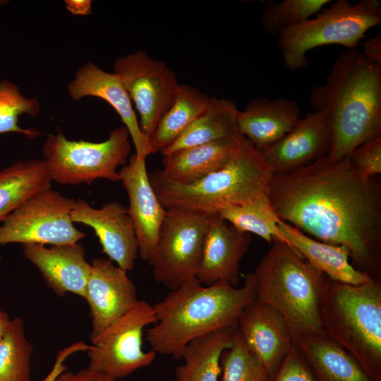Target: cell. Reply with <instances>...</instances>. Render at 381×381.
<instances>
[{"instance_id":"1","label":"cell","mask_w":381,"mask_h":381,"mask_svg":"<svg viewBox=\"0 0 381 381\" xmlns=\"http://www.w3.org/2000/svg\"><path fill=\"white\" fill-rule=\"evenodd\" d=\"M267 196L277 217L309 236L346 247L353 266L373 279L381 270V185L358 174L351 155H328L274 174Z\"/></svg>"},{"instance_id":"2","label":"cell","mask_w":381,"mask_h":381,"mask_svg":"<svg viewBox=\"0 0 381 381\" xmlns=\"http://www.w3.org/2000/svg\"><path fill=\"white\" fill-rule=\"evenodd\" d=\"M308 102L329 121L328 156H350L364 142L381 136V66L357 48L347 49L333 63L326 82L311 90Z\"/></svg>"},{"instance_id":"3","label":"cell","mask_w":381,"mask_h":381,"mask_svg":"<svg viewBox=\"0 0 381 381\" xmlns=\"http://www.w3.org/2000/svg\"><path fill=\"white\" fill-rule=\"evenodd\" d=\"M255 297L251 272L244 275L239 288L222 282L205 286L193 277L152 305L157 321L147 329L145 339L156 353L181 359L192 340L236 326L243 308Z\"/></svg>"},{"instance_id":"4","label":"cell","mask_w":381,"mask_h":381,"mask_svg":"<svg viewBox=\"0 0 381 381\" xmlns=\"http://www.w3.org/2000/svg\"><path fill=\"white\" fill-rule=\"evenodd\" d=\"M255 299L278 311L295 342L324 334L319 306L325 274L286 243L274 239L251 272Z\"/></svg>"},{"instance_id":"5","label":"cell","mask_w":381,"mask_h":381,"mask_svg":"<svg viewBox=\"0 0 381 381\" xmlns=\"http://www.w3.org/2000/svg\"><path fill=\"white\" fill-rule=\"evenodd\" d=\"M323 333L343 347L373 381H381V282L352 284L325 275L319 306Z\"/></svg>"},{"instance_id":"6","label":"cell","mask_w":381,"mask_h":381,"mask_svg":"<svg viewBox=\"0 0 381 381\" xmlns=\"http://www.w3.org/2000/svg\"><path fill=\"white\" fill-rule=\"evenodd\" d=\"M148 175L166 210L214 214L267 195L274 174L261 152L242 135L238 151L230 163L194 183L181 185L169 182L157 170Z\"/></svg>"},{"instance_id":"7","label":"cell","mask_w":381,"mask_h":381,"mask_svg":"<svg viewBox=\"0 0 381 381\" xmlns=\"http://www.w3.org/2000/svg\"><path fill=\"white\" fill-rule=\"evenodd\" d=\"M309 18L282 30L277 45L285 66L296 71L309 65L306 53L327 44L357 48L370 28L381 23V2L360 0L353 4L337 0Z\"/></svg>"},{"instance_id":"8","label":"cell","mask_w":381,"mask_h":381,"mask_svg":"<svg viewBox=\"0 0 381 381\" xmlns=\"http://www.w3.org/2000/svg\"><path fill=\"white\" fill-rule=\"evenodd\" d=\"M129 138L124 126L113 129L100 143L69 140L58 130L44 143L43 159L52 181L62 185H90L99 179L120 181L116 169L128 163Z\"/></svg>"},{"instance_id":"9","label":"cell","mask_w":381,"mask_h":381,"mask_svg":"<svg viewBox=\"0 0 381 381\" xmlns=\"http://www.w3.org/2000/svg\"><path fill=\"white\" fill-rule=\"evenodd\" d=\"M167 210L155 251L147 263L155 282L174 290L196 277L213 214Z\"/></svg>"},{"instance_id":"10","label":"cell","mask_w":381,"mask_h":381,"mask_svg":"<svg viewBox=\"0 0 381 381\" xmlns=\"http://www.w3.org/2000/svg\"><path fill=\"white\" fill-rule=\"evenodd\" d=\"M152 305L144 300L91 338L88 368L115 380L150 365L157 353L143 349L144 329L156 322Z\"/></svg>"},{"instance_id":"11","label":"cell","mask_w":381,"mask_h":381,"mask_svg":"<svg viewBox=\"0 0 381 381\" xmlns=\"http://www.w3.org/2000/svg\"><path fill=\"white\" fill-rule=\"evenodd\" d=\"M75 202L51 188L32 196L1 221L0 245L78 243L86 234L76 229L71 219Z\"/></svg>"},{"instance_id":"12","label":"cell","mask_w":381,"mask_h":381,"mask_svg":"<svg viewBox=\"0 0 381 381\" xmlns=\"http://www.w3.org/2000/svg\"><path fill=\"white\" fill-rule=\"evenodd\" d=\"M114 73L139 114L141 131L151 140L180 85L175 73L164 61L151 58L142 50L118 57Z\"/></svg>"},{"instance_id":"13","label":"cell","mask_w":381,"mask_h":381,"mask_svg":"<svg viewBox=\"0 0 381 381\" xmlns=\"http://www.w3.org/2000/svg\"><path fill=\"white\" fill-rule=\"evenodd\" d=\"M70 217L73 223L87 225L94 230L102 253L109 260L126 272L133 270L138 255V243L128 208L113 201L97 209L78 198Z\"/></svg>"},{"instance_id":"14","label":"cell","mask_w":381,"mask_h":381,"mask_svg":"<svg viewBox=\"0 0 381 381\" xmlns=\"http://www.w3.org/2000/svg\"><path fill=\"white\" fill-rule=\"evenodd\" d=\"M236 330L268 377L275 372L295 345L282 315L256 299L243 308L237 321Z\"/></svg>"},{"instance_id":"15","label":"cell","mask_w":381,"mask_h":381,"mask_svg":"<svg viewBox=\"0 0 381 381\" xmlns=\"http://www.w3.org/2000/svg\"><path fill=\"white\" fill-rule=\"evenodd\" d=\"M90 264L85 299L90 307L91 339L139 300L135 286L126 271L109 258H96Z\"/></svg>"},{"instance_id":"16","label":"cell","mask_w":381,"mask_h":381,"mask_svg":"<svg viewBox=\"0 0 381 381\" xmlns=\"http://www.w3.org/2000/svg\"><path fill=\"white\" fill-rule=\"evenodd\" d=\"M145 161L138 160L134 153L118 173L128 195V210L135 229L138 255L148 262L155 251L167 210L150 183Z\"/></svg>"},{"instance_id":"17","label":"cell","mask_w":381,"mask_h":381,"mask_svg":"<svg viewBox=\"0 0 381 381\" xmlns=\"http://www.w3.org/2000/svg\"><path fill=\"white\" fill-rule=\"evenodd\" d=\"M332 133L320 111L308 112L279 141L260 151L274 174L308 165L329 155Z\"/></svg>"},{"instance_id":"18","label":"cell","mask_w":381,"mask_h":381,"mask_svg":"<svg viewBox=\"0 0 381 381\" xmlns=\"http://www.w3.org/2000/svg\"><path fill=\"white\" fill-rule=\"evenodd\" d=\"M69 96L78 101L87 96L101 98L107 102L120 116L132 139L135 155L138 160L156 150L151 141L141 131L133 103L116 74L87 62L76 71L74 78L67 85Z\"/></svg>"},{"instance_id":"19","label":"cell","mask_w":381,"mask_h":381,"mask_svg":"<svg viewBox=\"0 0 381 381\" xmlns=\"http://www.w3.org/2000/svg\"><path fill=\"white\" fill-rule=\"evenodd\" d=\"M250 234L241 232L214 213L206 231L196 278L205 286L217 282L236 286L241 261L250 243Z\"/></svg>"},{"instance_id":"20","label":"cell","mask_w":381,"mask_h":381,"mask_svg":"<svg viewBox=\"0 0 381 381\" xmlns=\"http://www.w3.org/2000/svg\"><path fill=\"white\" fill-rule=\"evenodd\" d=\"M25 257L41 273L47 285L59 296L74 294L85 299L91 264L85 260L83 244L23 245Z\"/></svg>"},{"instance_id":"21","label":"cell","mask_w":381,"mask_h":381,"mask_svg":"<svg viewBox=\"0 0 381 381\" xmlns=\"http://www.w3.org/2000/svg\"><path fill=\"white\" fill-rule=\"evenodd\" d=\"M300 119L301 109L296 101L260 97L239 111L238 126L240 133L262 151L282 138Z\"/></svg>"},{"instance_id":"22","label":"cell","mask_w":381,"mask_h":381,"mask_svg":"<svg viewBox=\"0 0 381 381\" xmlns=\"http://www.w3.org/2000/svg\"><path fill=\"white\" fill-rule=\"evenodd\" d=\"M241 136L236 139H221L164 155L163 169L157 171L162 179L171 183L181 185L194 183L230 163L238 151Z\"/></svg>"},{"instance_id":"23","label":"cell","mask_w":381,"mask_h":381,"mask_svg":"<svg viewBox=\"0 0 381 381\" xmlns=\"http://www.w3.org/2000/svg\"><path fill=\"white\" fill-rule=\"evenodd\" d=\"M278 226L286 243L331 279L352 284L374 279L352 265L346 247L318 241L281 219Z\"/></svg>"},{"instance_id":"24","label":"cell","mask_w":381,"mask_h":381,"mask_svg":"<svg viewBox=\"0 0 381 381\" xmlns=\"http://www.w3.org/2000/svg\"><path fill=\"white\" fill-rule=\"evenodd\" d=\"M295 345L316 381H373L351 355L325 334L306 337Z\"/></svg>"},{"instance_id":"25","label":"cell","mask_w":381,"mask_h":381,"mask_svg":"<svg viewBox=\"0 0 381 381\" xmlns=\"http://www.w3.org/2000/svg\"><path fill=\"white\" fill-rule=\"evenodd\" d=\"M236 326L222 328L196 338L184 349V363L175 370V381H219L220 359L224 350L231 347Z\"/></svg>"},{"instance_id":"26","label":"cell","mask_w":381,"mask_h":381,"mask_svg":"<svg viewBox=\"0 0 381 381\" xmlns=\"http://www.w3.org/2000/svg\"><path fill=\"white\" fill-rule=\"evenodd\" d=\"M238 112L232 100L211 97L207 110L161 153L164 156L221 139L240 138L242 135L238 126Z\"/></svg>"},{"instance_id":"27","label":"cell","mask_w":381,"mask_h":381,"mask_svg":"<svg viewBox=\"0 0 381 381\" xmlns=\"http://www.w3.org/2000/svg\"><path fill=\"white\" fill-rule=\"evenodd\" d=\"M44 159L17 161L0 171V222L32 196L51 188Z\"/></svg>"},{"instance_id":"28","label":"cell","mask_w":381,"mask_h":381,"mask_svg":"<svg viewBox=\"0 0 381 381\" xmlns=\"http://www.w3.org/2000/svg\"><path fill=\"white\" fill-rule=\"evenodd\" d=\"M210 99L195 87L180 84L151 138L156 152L170 145L200 116L208 108Z\"/></svg>"},{"instance_id":"29","label":"cell","mask_w":381,"mask_h":381,"mask_svg":"<svg viewBox=\"0 0 381 381\" xmlns=\"http://www.w3.org/2000/svg\"><path fill=\"white\" fill-rule=\"evenodd\" d=\"M219 214L241 232L254 234L269 243L274 239L286 243L278 226L279 218L272 209L267 195L246 204L224 208Z\"/></svg>"},{"instance_id":"30","label":"cell","mask_w":381,"mask_h":381,"mask_svg":"<svg viewBox=\"0 0 381 381\" xmlns=\"http://www.w3.org/2000/svg\"><path fill=\"white\" fill-rule=\"evenodd\" d=\"M32 351L23 320L20 318L11 320L0 339V381H30Z\"/></svg>"},{"instance_id":"31","label":"cell","mask_w":381,"mask_h":381,"mask_svg":"<svg viewBox=\"0 0 381 381\" xmlns=\"http://www.w3.org/2000/svg\"><path fill=\"white\" fill-rule=\"evenodd\" d=\"M40 111V105L35 97L28 98L13 83L0 80V134L18 133L28 139H35L41 135L36 128H23L18 125V118L26 114L37 116Z\"/></svg>"},{"instance_id":"32","label":"cell","mask_w":381,"mask_h":381,"mask_svg":"<svg viewBox=\"0 0 381 381\" xmlns=\"http://www.w3.org/2000/svg\"><path fill=\"white\" fill-rule=\"evenodd\" d=\"M329 2V0L266 1L260 20L262 28L265 33L277 37L282 30L310 18Z\"/></svg>"},{"instance_id":"33","label":"cell","mask_w":381,"mask_h":381,"mask_svg":"<svg viewBox=\"0 0 381 381\" xmlns=\"http://www.w3.org/2000/svg\"><path fill=\"white\" fill-rule=\"evenodd\" d=\"M220 381H266L268 375L257 358L246 346L236 330L232 346L220 359Z\"/></svg>"},{"instance_id":"34","label":"cell","mask_w":381,"mask_h":381,"mask_svg":"<svg viewBox=\"0 0 381 381\" xmlns=\"http://www.w3.org/2000/svg\"><path fill=\"white\" fill-rule=\"evenodd\" d=\"M352 162L363 180L381 174V136L368 140L351 154Z\"/></svg>"},{"instance_id":"35","label":"cell","mask_w":381,"mask_h":381,"mask_svg":"<svg viewBox=\"0 0 381 381\" xmlns=\"http://www.w3.org/2000/svg\"><path fill=\"white\" fill-rule=\"evenodd\" d=\"M266 381H316L300 350L294 345Z\"/></svg>"},{"instance_id":"36","label":"cell","mask_w":381,"mask_h":381,"mask_svg":"<svg viewBox=\"0 0 381 381\" xmlns=\"http://www.w3.org/2000/svg\"><path fill=\"white\" fill-rule=\"evenodd\" d=\"M88 348L89 344L84 341H79L59 351L52 370L42 381H54L59 374L67 370L65 361L69 356L79 351H86Z\"/></svg>"},{"instance_id":"37","label":"cell","mask_w":381,"mask_h":381,"mask_svg":"<svg viewBox=\"0 0 381 381\" xmlns=\"http://www.w3.org/2000/svg\"><path fill=\"white\" fill-rule=\"evenodd\" d=\"M54 381H117L103 373L83 368L73 373L65 370L59 374Z\"/></svg>"},{"instance_id":"38","label":"cell","mask_w":381,"mask_h":381,"mask_svg":"<svg viewBox=\"0 0 381 381\" xmlns=\"http://www.w3.org/2000/svg\"><path fill=\"white\" fill-rule=\"evenodd\" d=\"M363 49L361 51L365 59L370 63L381 66V36L375 35L362 42Z\"/></svg>"},{"instance_id":"39","label":"cell","mask_w":381,"mask_h":381,"mask_svg":"<svg viewBox=\"0 0 381 381\" xmlns=\"http://www.w3.org/2000/svg\"><path fill=\"white\" fill-rule=\"evenodd\" d=\"M65 5L73 15L86 16L92 12V1L90 0H66Z\"/></svg>"},{"instance_id":"40","label":"cell","mask_w":381,"mask_h":381,"mask_svg":"<svg viewBox=\"0 0 381 381\" xmlns=\"http://www.w3.org/2000/svg\"><path fill=\"white\" fill-rule=\"evenodd\" d=\"M11 321L9 316L0 308V339L7 330Z\"/></svg>"},{"instance_id":"41","label":"cell","mask_w":381,"mask_h":381,"mask_svg":"<svg viewBox=\"0 0 381 381\" xmlns=\"http://www.w3.org/2000/svg\"><path fill=\"white\" fill-rule=\"evenodd\" d=\"M8 2V1L7 0H0V6L5 4H7Z\"/></svg>"},{"instance_id":"42","label":"cell","mask_w":381,"mask_h":381,"mask_svg":"<svg viewBox=\"0 0 381 381\" xmlns=\"http://www.w3.org/2000/svg\"><path fill=\"white\" fill-rule=\"evenodd\" d=\"M1 259H2V258H1V255L0 254V264H1Z\"/></svg>"},{"instance_id":"43","label":"cell","mask_w":381,"mask_h":381,"mask_svg":"<svg viewBox=\"0 0 381 381\" xmlns=\"http://www.w3.org/2000/svg\"><path fill=\"white\" fill-rule=\"evenodd\" d=\"M166 381H175V380H166Z\"/></svg>"}]
</instances>
